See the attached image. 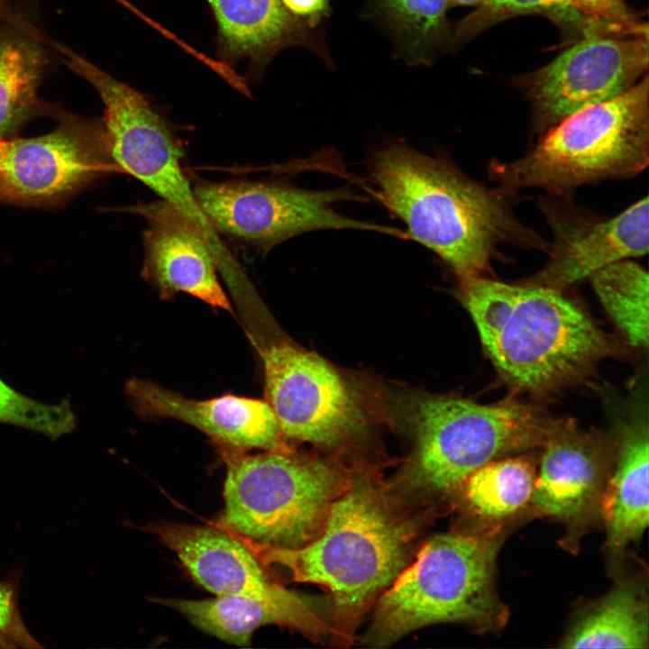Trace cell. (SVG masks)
Wrapping results in <instances>:
<instances>
[{
    "mask_svg": "<svg viewBox=\"0 0 649 649\" xmlns=\"http://www.w3.org/2000/svg\"><path fill=\"white\" fill-rule=\"evenodd\" d=\"M0 423L55 440L75 428L76 417L67 399L53 405L41 403L18 392L0 378Z\"/></svg>",
    "mask_w": 649,
    "mask_h": 649,
    "instance_id": "484cf974",
    "label": "cell"
},
{
    "mask_svg": "<svg viewBox=\"0 0 649 649\" xmlns=\"http://www.w3.org/2000/svg\"><path fill=\"white\" fill-rule=\"evenodd\" d=\"M528 14H545L556 19L574 20L577 16L582 23L565 0H484L457 24L454 40L456 42L466 41L499 22Z\"/></svg>",
    "mask_w": 649,
    "mask_h": 649,
    "instance_id": "4316f807",
    "label": "cell"
},
{
    "mask_svg": "<svg viewBox=\"0 0 649 649\" xmlns=\"http://www.w3.org/2000/svg\"><path fill=\"white\" fill-rule=\"evenodd\" d=\"M18 594L15 575L0 580V649L41 648L24 624Z\"/></svg>",
    "mask_w": 649,
    "mask_h": 649,
    "instance_id": "83f0119b",
    "label": "cell"
},
{
    "mask_svg": "<svg viewBox=\"0 0 649 649\" xmlns=\"http://www.w3.org/2000/svg\"><path fill=\"white\" fill-rule=\"evenodd\" d=\"M648 426L642 420L625 429L615 469L602 491L599 510L608 543L616 549L638 539L648 526Z\"/></svg>",
    "mask_w": 649,
    "mask_h": 649,
    "instance_id": "ffe728a7",
    "label": "cell"
},
{
    "mask_svg": "<svg viewBox=\"0 0 649 649\" xmlns=\"http://www.w3.org/2000/svg\"><path fill=\"white\" fill-rule=\"evenodd\" d=\"M421 526L418 513L377 470L357 463L311 542L284 549L242 539L261 562L281 565L294 580L330 591V633L334 642L347 646L368 610L407 566Z\"/></svg>",
    "mask_w": 649,
    "mask_h": 649,
    "instance_id": "6da1fadb",
    "label": "cell"
},
{
    "mask_svg": "<svg viewBox=\"0 0 649 649\" xmlns=\"http://www.w3.org/2000/svg\"><path fill=\"white\" fill-rule=\"evenodd\" d=\"M460 296L482 345L513 389L547 395L576 384L612 352L592 319L562 290L462 279Z\"/></svg>",
    "mask_w": 649,
    "mask_h": 649,
    "instance_id": "3957f363",
    "label": "cell"
},
{
    "mask_svg": "<svg viewBox=\"0 0 649 649\" xmlns=\"http://www.w3.org/2000/svg\"><path fill=\"white\" fill-rule=\"evenodd\" d=\"M265 400L284 437L334 448L360 434V397L327 361L288 342L261 350Z\"/></svg>",
    "mask_w": 649,
    "mask_h": 649,
    "instance_id": "30bf717a",
    "label": "cell"
},
{
    "mask_svg": "<svg viewBox=\"0 0 649 649\" xmlns=\"http://www.w3.org/2000/svg\"><path fill=\"white\" fill-rule=\"evenodd\" d=\"M125 390L142 416L185 422L207 434L219 447L239 451L289 449L265 399L228 394L193 400L140 379L128 381Z\"/></svg>",
    "mask_w": 649,
    "mask_h": 649,
    "instance_id": "9a60e30c",
    "label": "cell"
},
{
    "mask_svg": "<svg viewBox=\"0 0 649 649\" xmlns=\"http://www.w3.org/2000/svg\"><path fill=\"white\" fill-rule=\"evenodd\" d=\"M201 631L239 646L251 644L253 633L267 625L293 628L315 641L330 633V626L298 594L280 586L262 597L224 596L208 599H166Z\"/></svg>",
    "mask_w": 649,
    "mask_h": 649,
    "instance_id": "ac0fdd59",
    "label": "cell"
},
{
    "mask_svg": "<svg viewBox=\"0 0 649 649\" xmlns=\"http://www.w3.org/2000/svg\"><path fill=\"white\" fill-rule=\"evenodd\" d=\"M484 0H448L450 6L473 5H479Z\"/></svg>",
    "mask_w": 649,
    "mask_h": 649,
    "instance_id": "4dcf8cb0",
    "label": "cell"
},
{
    "mask_svg": "<svg viewBox=\"0 0 649 649\" xmlns=\"http://www.w3.org/2000/svg\"><path fill=\"white\" fill-rule=\"evenodd\" d=\"M196 198L218 234L264 251L299 234L317 230H365L407 240L406 232L352 219L333 205L367 201L348 187L309 190L277 182H200Z\"/></svg>",
    "mask_w": 649,
    "mask_h": 649,
    "instance_id": "9c48e42d",
    "label": "cell"
},
{
    "mask_svg": "<svg viewBox=\"0 0 649 649\" xmlns=\"http://www.w3.org/2000/svg\"><path fill=\"white\" fill-rule=\"evenodd\" d=\"M216 24L220 50L231 60L266 62L280 49L309 42L306 23L280 0H206Z\"/></svg>",
    "mask_w": 649,
    "mask_h": 649,
    "instance_id": "d6986e66",
    "label": "cell"
},
{
    "mask_svg": "<svg viewBox=\"0 0 649 649\" xmlns=\"http://www.w3.org/2000/svg\"><path fill=\"white\" fill-rule=\"evenodd\" d=\"M74 71L97 91L105 106L110 154L118 167L169 203L205 234L218 271L233 293L250 282L233 255L213 229L182 168V151L165 119L145 96L86 59Z\"/></svg>",
    "mask_w": 649,
    "mask_h": 649,
    "instance_id": "ba28073f",
    "label": "cell"
},
{
    "mask_svg": "<svg viewBox=\"0 0 649 649\" xmlns=\"http://www.w3.org/2000/svg\"><path fill=\"white\" fill-rule=\"evenodd\" d=\"M374 14L396 37L405 56L425 63L449 37L448 0H372Z\"/></svg>",
    "mask_w": 649,
    "mask_h": 649,
    "instance_id": "d4e9b609",
    "label": "cell"
},
{
    "mask_svg": "<svg viewBox=\"0 0 649 649\" xmlns=\"http://www.w3.org/2000/svg\"><path fill=\"white\" fill-rule=\"evenodd\" d=\"M400 411L415 440L406 477L435 494L458 489L471 472L506 454L544 447L570 421L519 402L484 405L427 394L408 396Z\"/></svg>",
    "mask_w": 649,
    "mask_h": 649,
    "instance_id": "277c9868",
    "label": "cell"
},
{
    "mask_svg": "<svg viewBox=\"0 0 649 649\" xmlns=\"http://www.w3.org/2000/svg\"><path fill=\"white\" fill-rule=\"evenodd\" d=\"M648 89L646 74L620 96L569 115L519 159L493 160L489 178L515 194L535 187L562 195L641 173L649 162Z\"/></svg>",
    "mask_w": 649,
    "mask_h": 649,
    "instance_id": "5b68a950",
    "label": "cell"
},
{
    "mask_svg": "<svg viewBox=\"0 0 649 649\" xmlns=\"http://www.w3.org/2000/svg\"><path fill=\"white\" fill-rule=\"evenodd\" d=\"M32 29H0V136L37 104V88L45 65Z\"/></svg>",
    "mask_w": 649,
    "mask_h": 649,
    "instance_id": "7402d4cb",
    "label": "cell"
},
{
    "mask_svg": "<svg viewBox=\"0 0 649 649\" xmlns=\"http://www.w3.org/2000/svg\"><path fill=\"white\" fill-rule=\"evenodd\" d=\"M117 169L105 126L71 119L35 138L0 136V202H52Z\"/></svg>",
    "mask_w": 649,
    "mask_h": 649,
    "instance_id": "7c38bea8",
    "label": "cell"
},
{
    "mask_svg": "<svg viewBox=\"0 0 649 649\" xmlns=\"http://www.w3.org/2000/svg\"><path fill=\"white\" fill-rule=\"evenodd\" d=\"M151 531L177 554L193 580L216 597H262L280 587L245 542L219 526L163 522Z\"/></svg>",
    "mask_w": 649,
    "mask_h": 649,
    "instance_id": "e0dca14e",
    "label": "cell"
},
{
    "mask_svg": "<svg viewBox=\"0 0 649 649\" xmlns=\"http://www.w3.org/2000/svg\"><path fill=\"white\" fill-rule=\"evenodd\" d=\"M648 607L635 586L621 585L593 605L563 638L562 648H647Z\"/></svg>",
    "mask_w": 649,
    "mask_h": 649,
    "instance_id": "44dd1931",
    "label": "cell"
},
{
    "mask_svg": "<svg viewBox=\"0 0 649 649\" xmlns=\"http://www.w3.org/2000/svg\"><path fill=\"white\" fill-rule=\"evenodd\" d=\"M286 10L309 26L316 25L329 10V0H280Z\"/></svg>",
    "mask_w": 649,
    "mask_h": 649,
    "instance_id": "f1b7e54d",
    "label": "cell"
},
{
    "mask_svg": "<svg viewBox=\"0 0 649 649\" xmlns=\"http://www.w3.org/2000/svg\"><path fill=\"white\" fill-rule=\"evenodd\" d=\"M648 197L620 214L603 221H578L546 206L553 233L549 260L537 273L522 283L562 290L588 279L596 270L616 261L648 252Z\"/></svg>",
    "mask_w": 649,
    "mask_h": 649,
    "instance_id": "4fadbf2b",
    "label": "cell"
},
{
    "mask_svg": "<svg viewBox=\"0 0 649 649\" xmlns=\"http://www.w3.org/2000/svg\"><path fill=\"white\" fill-rule=\"evenodd\" d=\"M226 463L217 526L260 546L293 549L322 531L352 468L288 450L249 454L220 447Z\"/></svg>",
    "mask_w": 649,
    "mask_h": 649,
    "instance_id": "8992f818",
    "label": "cell"
},
{
    "mask_svg": "<svg viewBox=\"0 0 649 649\" xmlns=\"http://www.w3.org/2000/svg\"><path fill=\"white\" fill-rule=\"evenodd\" d=\"M544 447L530 502L569 524L582 521L599 508L609 463L608 440L580 430L571 419Z\"/></svg>",
    "mask_w": 649,
    "mask_h": 649,
    "instance_id": "2e32d148",
    "label": "cell"
},
{
    "mask_svg": "<svg viewBox=\"0 0 649 649\" xmlns=\"http://www.w3.org/2000/svg\"><path fill=\"white\" fill-rule=\"evenodd\" d=\"M0 22H5L11 24H16L21 26H28L23 21L18 20L9 10L6 1L0 0Z\"/></svg>",
    "mask_w": 649,
    "mask_h": 649,
    "instance_id": "f546056e",
    "label": "cell"
},
{
    "mask_svg": "<svg viewBox=\"0 0 649 649\" xmlns=\"http://www.w3.org/2000/svg\"><path fill=\"white\" fill-rule=\"evenodd\" d=\"M369 169L375 197L406 224L408 239L436 254L460 279L485 277L503 243L548 249L515 215V193L484 186L446 159L395 142L373 154Z\"/></svg>",
    "mask_w": 649,
    "mask_h": 649,
    "instance_id": "7a4b0ae2",
    "label": "cell"
},
{
    "mask_svg": "<svg viewBox=\"0 0 649 649\" xmlns=\"http://www.w3.org/2000/svg\"><path fill=\"white\" fill-rule=\"evenodd\" d=\"M648 36L589 34L526 80L536 129L627 91L648 69Z\"/></svg>",
    "mask_w": 649,
    "mask_h": 649,
    "instance_id": "8fae6325",
    "label": "cell"
},
{
    "mask_svg": "<svg viewBox=\"0 0 649 649\" xmlns=\"http://www.w3.org/2000/svg\"><path fill=\"white\" fill-rule=\"evenodd\" d=\"M535 476V465L529 457L497 459L471 472L458 489L473 514L500 519L531 501Z\"/></svg>",
    "mask_w": 649,
    "mask_h": 649,
    "instance_id": "603a6c76",
    "label": "cell"
},
{
    "mask_svg": "<svg viewBox=\"0 0 649 649\" xmlns=\"http://www.w3.org/2000/svg\"><path fill=\"white\" fill-rule=\"evenodd\" d=\"M130 211L147 222L142 275L162 297L184 292L232 312L212 248L195 224L161 199L138 204Z\"/></svg>",
    "mask_w": 649,
    "mask_h": 649,
    "instance_id": "5bb4252c",
    "label": "cell"
},
{
    "mask_svg": "<svg viewBox=\"0 0 649 649\" xmlns=\"http://www.w3.org/2000/svg\"><path fill=\"white\" fill-rule=\"evenodd\" d=\"M603 307L634 347L648 345V273L628 260L608 264L589 278Z\"/></svg>",
    "mask_w": 649,
    "mask_h": 649,
    "instance_id": "cb8c5ba5",
    "label": "cell"
},
{
    "mask_svg": "<svg viewBox=\"0 0 649 649\" xmlns=\"http://www.w3.org/2000/svg\"><path fill=\"white\" fill-rule=\"evenodd\" d=\"M497 549V540L467 532L429 539L376 602L370 642L389 644L436 623L499 625L506 611L493 586Z\"/></svg>",
    "mask_w": 649,
    "mask_h": 649,
    "instance_id": "52a82bcc",
    "label": "cell"
}]
</instances>
